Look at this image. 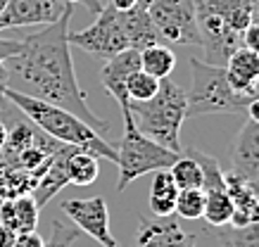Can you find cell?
<instances>
[{"label": "cell", "mask_w": 259, "mask_h": 247, "mask_svg": "<svg viewBox=\"0 0 259 247\" xmlns=\"http://www.w3.org/2000/svg\"><path fill=\"white\" fill-rule=\"evenodd\" d=\"M5 136H8V126H5V121H3V117H0V147H3V143H5Z\"/></svg>", "instance_id": "1f68e13d"}, {"label": "cell", "mask_w": 259, "mask_h": 247, "mask_svg": "<svg viewBox=\"0 0 259 247\" xmlns=\"http://www.w3.org/2000/svg\"><path fill=\"white\" fill-rule=\"evenodd\" d=\"M136 247H195V235L183 231L179 219L155 216L141 219L136 233Z\"/></svg>", "instance_id": "7c38bea8"}, {"label": "cell", "mask_w": 259, "mask_h": 247, "mask_svg": "<svg viewBox=\"0 0 259 247\" xmlns=\"http://www.w3.org/2000/svg\"><path fill=\"white\" fill-rule=\"evenodd\" d=\"M19 48H22V40L0 38V62H5L8 57H12L15 53H19Z\"/></svg>", "instance_id": "83f0119b"}, {"label": "cell", "mask_w": 259, "mask_h": 247, "mask_svg": "<svg viewBox=\"0 0 259 247\" xmlns=\"http://www.w3.org/2000/svg\"><path fill=\"white\" fill-rule=\"evenodd\" d=\"M224 181H226V190L233 202V216L228 226H250L259 223V188L245 181L240 176L224 171Z\"/></svg>", "instance_id": "5bb4252c"}, {"label": "cell", "mask_w": 259, "mask_h": 247, "mask_svg": "<svg viewBox=\"0 0 259 247\" xmlns=\"http://www.w3.org/2000/svg\"><path fill=\"white\" fill-rule=\"evenodd\" d=\"M157 40L159 36L152 26L148 8L119 12L107 3H102L100 10L95 12L93 24L86 26L83 31L69 33V45L100 60H110L126 48L143 50Z\"/></svg>", "instance_id": "7a4b0ae2"}, {"label": "cell", "mask_w": 259, "mask_h": 247, "mask_svg": "<svg viewBox=\"0 0 259 247\" xmlns=\"http://www.w3.org/2000/svg\"><path fill=\"white\" fill-rule=\"evenodd\" d=\"M221 247H259V223L250 226H221Z\"/></svg>", "instance_id": "7402d4cb"}, {"label": "cell", "mask_w": 259, "mask_h": 247, "mask_svg": "<svg viewBox=\"0 0 259 247\" xmlns=\"http://www.w3.org/2000/svg\"><path fill=\"white\" fill-rule=\"evenodd\" d=\"M38 178L24 169L0 160V200H12L19 195H29L36 188Z\"/></svg>", "instance_id": "ac0fdd59"}, {"label": "cell", "mask_w": 259, "mask_h": 247, "mask_svg": "<svg viewBox=\"0 0 259 247\" xmlns=\"http://www.w3.org/2000/svg\"><path fill=\"white\" fill-rule=\"evenodd\" d=\"M190 93H186V119L204 117V114H217V112H236L245 110L243 95H238L226 79L224 67L202 62L197 57H190Z\"/></svg>", "instance_id": "52a82bcc"}, {"label": "cell", "mask_w": 259, "mask_h": 247, "mask_svg": "<svg viewBox=\"0 0 259 247\" xmlns=\"http://www.w3.org/2000/svg\"><path fill=\"white\" fill-rule=\"evenodd\" d=\"M62 212L69 216L79 231L88 233L102 247H119L117 238L110 231V209H107L105 197L98 195V197L67 200L62 202Z\"/></svg>", "instance_id": "9c48e42d"}, {"label": "cell", "mask_w": 259, "mask_h": 247, "mask_svg": "<svg viewBox=\"0 0 259 247\" xmlns=\"http://www.w3.org/2000/svg\"><path fill=\"white\" fill-rule=\"evenodd\" d=\"M5 100L12 107H17L26 119L36 124L50 138H55V140H60L64 145L83 147V150L93 152L98 160L102 157V160L117 164V147H112L93 126H88L86 121L79 119L76 114H71L69 110L50 105L46 100H38V97H31L26 93H19L15 88L5 90Z\"/></svg>", "instance_id": "3957f363"}, {"label": "cell", "mask_w": 259, "mask_h": 247, "mask_svg": "<svg viewBox=\"0 0 259 247\" xmlns=\"http://www.w3.org/2000/svg\"><path fill=\"white\" fill-rule=\"evenodd\" d=\"M148 15L162 40L174 45H200L193 0H150Z\"/></svg>", "instance_id": "ba28073f"}, {"label": "cell", "mask_w": 259, "mask_h": 247, "mask_svg": "<svg viewBox=\"0 0 259 247\" xmlns=\"http://www.w3.org/2000/svg\"><path fill=\"white\" fill-rule=\"evenodd\" d=\"M138 69H141V50H136V48L121 50V53H117L114 57H110L107 64H105L100 81H102V86H105V90L117 100L119 107H121V105H128L126 81H128V76L134 72H138Z\"/></svg>", "instance_id": "4fadbf2b"}, {"label": "cell", "mask_w": 259, "mask_h": 247, "mask_svg": "<svg viewBox=\"0 0 259 247\" xmlns=\"http://www.w3.org/2000/svg\"><path fill=\"white\" fill-rule=\"evenodd\" d=\"M5 90H8V69L0 62V112H3V105H5Z\"/></svg>", "instance_id": "f546056e"}, {"label": "cell", "mask_w": 259, "mask_h": 247, "mask_svg": "<svg viewBox=\"0 0 259 247\" xmlns=\"http://www.w3.org/2000/svg\"><path fill=\"white\" fill-rule=\"evenodd\" d=\"M169 174H171L174 183L179 185V190L181 188H202V169L190 152L176 157V162L169 167Z\"/></svg>", "instance_id": "44dd1931"}, {"label": "cell", "mask_w": 259, "mask_h": 247, "mask_svg": "<svg viewBox=\"0 0 259 247\" xmlns=\"http://www.w3.org/2000/svg\"><path fill=\"white\" fill-rule=\"evenodd\" d=\"M243 45L259 55V22H250L243 31Z\"/></svg>", "instance_id": "484cf974"}, {"label": "cell", "mask_w": 259, "mask_h": 247, "mask_svg": "<svg viewBox=\"0 0 259 247\" xmlns=\"http://www.w3.org/2000/svg\"><path fill=\"white\" fill-rule=\"evenodd\" d=\"M245 110H247V119L259 121V97H257V100H252V103L247 105Z\"/></svg>", "instance_id": "4dcf8cb0"}, {"label": "cell", "mask_w": 259, "mask_h": 247, "mask_svg": "<svg viewBox=\"0 0 259 247\" xmlns=\"http://www.w3.org/2000/svg\"><path fill=\"white\" fill-rule=\"evenodd\" d=\"M67 171H69V183L74 185H91L100 174V164L93 152L76 147L71 152L69 162H67Z\"/></svg>", "instance_id": "ffe728a7"}, {"label": "cell", "mask_w": 259, "mask_h": 247, "mask_svg": "<svg viewBox=\"0 0 259 247\" xmlns=\"http://www.w3.org/2000/svg\"><path fill=\"white\" fill-rule=\"evenodd\" d=\"M71 12L74 5L67 3L64 12L53 24H46V29L24 36L19 53L3 62L8 69V88L69 110L102 136L110 131V124L91 110L74 72L69 45Z\"/></svg>", "instance_id": "6da1fadb"}, {"label": "cell", "mask_w": 259, "mask_h": 247, "mask_svg": "<svg viewBox=\"0 0 259 247\" xmlns=\"http://www.w3.org/2000/svg\"><path fill=\"white\" fill-rule=\"evenodd\" d=\"M231 157V174L259 188V121L247 119L231 140L228 147Z\"/></svg>", "instance_id": "8fae6325"}, {"label": "cell", "mask_w": 259, "mask_h": 247, "mask_svg": "<svg viewBox=\"0 0 259 247\" xmlns=\"http://www.w3.org/2000/svg\"><path fill=\"white\" fill-rule=\"evenodd\" d=\"M141 133L181 155V126L186 121V90L171 79H162L159 90L145 103H128Z\"/></svg>", "instance_id": "5b68a950"}, {"label": "cell", "mask_w": 259, "mask_h": 247, "mask_svg": "<svg viewBox=\"0 0 259 247\" xmlns=\"http://www.w3.org/2000/svg\"><path fill=\"white\" fill-rule=\"evenodd\" d=\"M121 119H124V133H121V143H119L117 150L119 192H124L141 176L155 174L159 169H169L179 157V152L166 150L164 145L155 143L152 138H148L145 133L138 131L128 105H121Z\"/></svg>", "instance_id": "8992f818"}, {"label": "cell", "mask_w": 259, "mask_h": 247, "mask_svg": "<svg viewBox=\"0 0 259 247\" xmlns=\"http://www.w3.org/2000/svg\"><path fill=\"white\" fill-rule=\"evenodd\" d=\"M15 235L17 233L12 231V228H8V226L0 223V247H12L15 245Z\"/></svg>", "instance_id": "f1b7e54d"}, {"label": "cell", "mask_w": 259, "mask_h": 247, "mask_svg": "<svg viewBox=\"0 0 259 247\" xmlns=\"http://www.w3.org/2000/svg\"><path fill=\"white\" fill-rule=\"evenodd\" d=\"M5 3H8V0H0V12L5 10Z\"/></svg>", "instance_id": "d6a6232c"}, {"label": "cell", "mask_w": 259, "mask_h": 247, "mask_svg": "<svg viewBox=\"0 0 259 247\" xmlns=\"http://www.w3.org/2000/svg\"><path fill=\"white\" fill-rule=\"evenodd\" d=\"M43 245H46V240L40 238L36 231H29V233H17L12 247H43Z\"/></svg>", "instance_id": "4316f807"}, {"label": "cell", "mask_w": 259, "mask_h": 247, "mask_svg": "<svg viewBox=\"0 0 259 247\" xmlns=\"http://www.w3.org/2000/svg\"><path fill=\"white\" fill-rule=\"evenodd\" d=\"M76 150V145H62L60 150L50 157V162H48L46 171H43V176L38 178V183H36V188L31 190L33 200L38 202V207L43 209L50 202V200L55 197L57 192L62 190L64 185L69 183V171H67V162H69L71 152Z\"/></svg>", "instance_id": "9a60e30c"}, {"label": "cell", "mask_w": 259, "mask_h": 247, "mask_svg": "<svg viewBox=\"0 0 259 247\" xmlns=\"http://www.w3.org/2000/svg\"><path fill=\"white\" fill-rule=\"evenodd\" d=\"M62 0H8L0 12V31L17 26H38L53 24L64 12Z\"/></svg>", "instance_id": "30bf717a"}, {"label": "cell", "mask_w": 259, "mask_h": 247, "mask_svg": "<svg viewBox=\"0 0 259 247\" xmlns=\"http://www.w3.org/2000/svg\"><path fill=\"white\" fill-rule=\"evenodd\" d=\"M176 195H179V185L174 183L169 169H159L152 176V185H150V209L155 216H171L174 205H176Z\"/></svg>", "instance_id": "e0dca14e"}, {"label": "cell", "mask_w": 259, "mask_h": 247, "mask_svg": "<svg viewBox=\"0 0 259 247\" xmlns=\"http://www.w3.org/2000/svg\"><path fill=\"white\" fill-rule=\"evenodd\" d=\"M159 83H162V79H155V76H150V74L143 72V69L134 72L128 76V81H126L128 103H131V100H134V103H145V100H150V97L159 90Z\"/></svg>", "instance_id": "cb8c5ba5"}, {"label": "cell", "mask_w": 259, "mask_h": 247, "mask_svg": "<svg viewBox=\"0 0 259 247\" xmlns=\"http://www.w3.org/2000/svg\"><path fill=\"white\" fill-rule=\"evenodd\" d=\"M53 231H50V238L46 240L43 247H71V242L79 238V228L76 226H67L60 219H53Z\"/></svg>", "instance_id": "d4e9b609"}, {"label": "cell", "mask_w": 259, "mask_h": 247, "mask_svg": "<svg viewBox=\"0 0 259 247\" xmlns=\"http://www.w3.org/2000/svg\"><path fill=\"white\" fill-rule=\"evenodd\" d=\"M193 5L204 62L224 67L228 57L243 48V31L252 22L250 0H193Z\"/></svg>", "instance_id": "277c9868"}, {"label": "cell", "mask_w": 259, "mask_h": 247, "mask_svg": "<svg viewBox=\"0 0 259 247\" xmlns=\"http://www.w3.org/2000/svg\"><path fill=\"white\" fill-rule=\"evenodd\" d=\"M204 212V190L202 188H181L176 195L174 214L181 219H202Z\"/></svg>", "instance_id": "603a6c76"}, {"label": "cell", "mask_w": 259, "mask_h": 247, "mask_svg": "<svg viewBox=\"0 0 259 247\" xmlns=\"http://www.w3.org/2000/svg\"><path fill=\"white\" fill-rule=\"evenodd\" d=\"M174 67H176V55H174L171 48L152 43V45L141 50V69L148 72L150 76H155V79H169Z\"/></svg>", "instance_id": "d6986e66"}, {"label": "cell", "mask_w": 259, "mask_h": 247, "mask_svg": "<svg viewBox=\"0 0 259 247\" xmlns=\"http://www.w3.org/2000/svg\"><path fill=\"white\" fill-rule=\"evenodd\" d=\"M40 207L33 195H19L12 200H0V223L15 233H29L38 228Z\"/></svg>", "instance_id": "2e32d148"}]
</instances>
